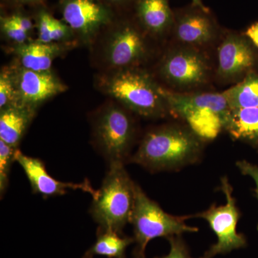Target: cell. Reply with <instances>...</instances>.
I'll list each match as a JSON object with an SVG mask.
<instances>
[{"instance_id": "5", "label": "cell", "mask_w": 258, "mask_h": 258, "mask_svg": "<svg viewBox=\"0 0 258 258\" xmlns=\"http://www.w3.org/2000/svg\"><path fill=\"white\" fill-rule=\"evenodd\" d=\"M109 164L101 189L97 190L93 197L91 212L100 226L99 232L113 231L120 233L132 221L136 184L125 171L123 163Z\"/></svg>"}, {"instance_id": "29", "label": "cell", "mask_w": 258, "mask_h": 258, "mask_svg": "<svg viewBox=\"0 0 258 258\" xmlns=\"http://www.w3.org/2000/svg\"><path fill=\"white\" fill-rule=\"evenodd\" d=\"M192 5H195V6L200 7V8H206V7L204 5L202 0H192Z\"/></svg>"}, {"instance_id": "6", "label": "cell", "mask_w": 258, "mask_h": 258, "mask_svg": "<svg viewBox=\"0 0 258 258\" xmlns=\"http://www.w3.org/2000/svg\"><path fill=\"white\" fill-rule=\"evenodd\" d=\"M157 71L170 88L168 89L179 93L195 92L206 86L215 74L208 52L177 45L164 52Z\"/></svg>"}, {"instance_id": "1", "label": "cell", "mask_w": 258, "mask_h": 258, "mask_svg": "<svg viewBox=\"0 0 258 258\" xmlns=\"http://www.w3.org/2000/svg\"><path fill=\"white\" fill-rule=\"evenodd\" d=\"M152 40L129 10L119 12L91 47L93 62L101 71L142 67L152 57Z\"/></svg>"}, {"instance_id": "30", "label": "cell", "mask_w": 258, "mask_h": 258, "mask_svg": "<svg viewBox=\"0 0 258 258\" xmlns=\"http://www.w3.org/2000/svg\"><path fill=\"white\" fill-rule=\"evenodd\" d=\"M87 258H91V257H87Z\"/></svg>"}, {"instance_id": "18", "label": "cell", "mask_w": 258, "mask_h": 258, "mask_svg": "<svg viewBox=\"0 0 258 258\" xmlns=\"http://www.w3.org/2000/svg\"><path fill=\"white\" fill-rule=\"evenodd\" d=\"M225 131L235 140L258 145V107L231 109Z\"/></svg>"}, {"instance_id": "28", "label": "cell", "mask_w": 258, "mask_h": 258, "mask_svg": "<svg viewBox=\"0 0 258 258\" xmlns=\"http://www.w3.org/2000/svg\"><path fill=\"white\" fill-rule=\"evenodd\" d=\"M244 35L258 48V22L250 25Z\"/></svg>"}, {"instance_id": "25", "label": "cell", "mask_w": 258, "mask_h": 258, "mask_svg": "<svg viewBox=\"0 0 258 258\" xmlns=\"http://www.w3.org/2000/svg\"><path fill=\"white\" fill-rule=\"evenodd\" d=\"M237 168L244 175L249 176L254 180L256 185V193L258 198V166L247 161H238L236 164ZM258 230V224H257Z\"/></svg>"}, {"instance_id": "15", "label": "cell", "mask_w": 258, "mask_h": 258, "mask_svg": "<svg viewBox=\"0 0 258 258\" xmlns=\"http://www.w3.org/2000/svg\"><path fill=\"white\" fill-rule=\"evenodd\" d=\"M129 11L152 40H160L171 35L174 11L171 9L169 0H136Z\"/></svg>"}, {"instance_id": "13", "label": "cell", "mask_w": 258, "mask_h": 258, "mask_svg": "<svg viewBox=\"0 0 258 258\" xmlns=\"http://www.w3.org/2000/svg\"><path fill=\"white\" fill-rule=\"evenodd\" d=\"M16 91L17 103L38 108L45 102L68 87L52 71H35L25 69L14 60L9 64Z\"/></svg>"}, {"instance_id": "11", "label": "cell", "mask_w": 258, "mask_h": 258, "mask_svg": "<svg viewBox=\"0 0 258 258\" xmlns=\"http://www.w3.org/2000/svg\"><path fill=\"white\" fill-rule=\"evenodd\" d=\"M222 32L216 19L208 8L191 4L174 11L171 36L174 45L192 47L208 52L218 44Z\"/></svg>"}, {"instance_id": "16", "label": "cell", "mask_w": 258, "mask_h": 258, "mask_svg": "<svg viewBox=\"0 0 258 258\" xmlns=\"http://www.w3.org/2000/svg\"><path fill=\"white\" fill-rule=\"evenodd\" d=\"M74 45L60 43H44L32 40L18 46L10 47L15 60L25 69L35 71L51 70L52 62Z\"/></svg>"}, {"instance_id": "24", "label": "cell", "mask_w": 258, "mask_h": 258, "mask_svg": "<svg viewBox=\"0 0 258 258\" xmlns=\"http://www.w3.org/2000/svg\"><path fill=\"white\" fill-rule=\"evenodd\" d=\"M170 244V251L162 257L159 258H191L186 244L179 236L168 237Z\"/></svg>"}, {"instance_id": "14", "label": "cell", "mask_w": 258, "mask_h": 258, "mask_svg": "<svg viewBox=\"0 0 258 258\" xmlns=\"http://www.w3.org/2000/svg\"><path fill=\"white\" fill-rule=\"evenodd\" d=\"M15 161L23 168L31 185L34 193L43 197L60 196L67 193L69 189L82 190L85 192L96 195L97 190L93 189L89 181L81 183H66L57 181L51 176L40 159L25 155L19 149L15 154Z\"/></svg>"}, {"instance_id": "12", "label": "cell", "mask_w": 258, "mask_h": 258, "mask_svg": "<svg viewBox=\"0 0 258 258\" xmlns=\"http://www.w3.org/2000/svg\"><path fill=\"white\" fill-rule=\"evenodd\" d=\"M217 45L215 70L217 79L222 83H237L252 72L255 53L250 40L245 35L225 32Z\"/></svg>"}, {"instance_id": "21", "label": "cell", "mask_w": 258, "mask_h": 258, "mask_svg": "<svg viewBox=\"0 0 258 258\" xmlns=\"http://www.w3.org/2000/svg\"><path fill=\"white\" fill-rule=\"evenodd\" d=\"M0 31L2 37L8 42L10 47L18 46L32 41V36L24 31L15 23L6 10L1 9L0 16Z\"/></svg>"}, {"instance_id": "22", "label": "cell", "mask_w": 258, "mask_h": 258, "mask_svg": "<svg viewBox=\"0 0 258 258\" xmlns=\"http://www.w3.org/2000/svg\"><path fill=\"white\" fill-rule=\"evenodd\" d=\"M18 147H13L0 140V191L3 195L8 188L12 164L15 161Z\"/></svg>"}, {"instance_id": "17", "label": "cell", "mask_w": 258, "mask_h": 258, "mask_svg": "<svg viewBox=\"0 0 258 258\" xmlns=\"http://www.w3.org/2000/svg\"><path fill=\"white\" fill-rule=\"evenodd\" d=\"M37 110L18 103L0 109V140L18 147Z\"/></svg>"}, {"instance_id": "8", "label": "cell", "mask_w": 258, "mask_h": 258, "mask_svg": "<svg viewBox=\"0 0 258 258\" xmlns=\"http://www.w3.org/2000/svg\"><path fill=\"white\" fill-rule=\"evenodd\" d=\"M188 217L166 213L136 184L135 205L131 221L134 227V241L137 243L135 258H146V247L153 239L168 238L186 232H198V227L186 225L185 220Z\"/></svg>"}, {"instance_id": "20", "label": "cell", "mask_w": 258, "mask_h": 258, "mask_svg": "<svg viewBox=\"0 0 258 258\" xmlns=\"http://www.w3.org/2000/svg\"><path fill=\"white\" fill-rule=\"evenodd\" d=\"M134 238L122 237L113 231L99 232L96 242L88 250L86 255L105 256L108 258H125V249L133 243Z\"/></svg>"}, {"instance_id": "23", "label": "cell", "mask_w": 258, "mask_h": 258, "mask_svg": "<svg viewBox=\"0 0 258 258\" xmlns=\"http://www.w3.org/2000/svg\"><path fill=\"white\" fill-rule=\"evenodd\" d=\"M17 103L16 91L9 64L2 68L0 72V109Z\"/></svg>"}, {"instance_id": "4", "label": "cell", "mask_w": 258, "mask_h": 258, "mask_svg": "<svg viewBox=\"0 0 258 258\" xmlns=\"http://www.w3.org/2000/svg\"><path fill=\"white\" fill-rule=\"evenodd\" d=\"M170 114L184 120L203 142L216 139L225 131L231 111L223 93H179L162 86Z\"/></svg>"}, {"instance_id": "10", "label": "cell", "mask_w": 258, "mask_h": 258, "mask_svg": "<svg viewBox=\"0 0 258 258\" xmlns=\"http://www.w3.org/2000/svg\"><path fill=\"white\" fill-rule=\"evenodd\" d=\"M220 188L225 196V205H212L208 210L195 215L208 222L217 238L216 243L212 245L200 258H213L217 254L228 253L245 247L247 244L244 236L237 231L240 211L232 195L233 189L227 177L222 178Z\"/></svg>"}, {"instance_id": "19", "label": "cell", "mask_w": 258, "mask_h": 258, "mask_svg": "<svg viewBox=\"0 0 258 258\" xmlns=\"http://www.w3.org/2000/svg\"><path fill=\"white\" fill-rule=\"evenodd\" d=\"M231 109L258 107V74L249 73L240 82L224 91Z\"/></svg>"}, {"instance_id": "2", "label": "cell", "mask_w": 258, "mask_h": 258, "mask_svg": "<svg viewBox=\"0 0 258 258\" xmlns=\"http://www.w3.org/2000/svg\"><path fill=\"white\" fill-rule=\"evenodd\" d=\"M95 85L101 93L144 118H160L170 114L162 86L142 67L101 71Z\"/></svg>"}, {"instance_id": "3", "label": "cell", "mask_w": 258, "mask_h": 258, "mask_svg": "<svg viewBox=\"0 0 258 258\" xmlns=\"http://www.w3.org/2000/svg\"><path fill=\"white\" fill-rule=\"evenodd\" d=\"M204 142L187 125H161L145 134L131 161L151 171L175 170L197 162Z\"/></svg>"}, {"instance_id": "7", "label": "cell", "mask_w": 258, "mask_h": 258, "mask_svg": "<svg viewBox=\"0 0 258 258\" xmlns=\"http://www.w3.org/2000/svg\"><path fill=\"white\" fill-rule=\"evenodd\" d=\"M95 145L109 164L124 162L135 134L130 111L115 101L103 105L92 121Z\"/></svg>"}, {"instance_id": "26", "label": "cell", "mask_w": 258, "mask_h": 258, "mask_svg": "<svg viewBox=\"0 0 258 258\" xmlns=\"http://www.w3.org/2000/svg\"><path fill=\"white\" fill-rule=\"evenodd\" d=\"M45 0H1L3 8H35L45 4Z\"/></svg>"}, {"instance_id": "9", "label": "cell", "mask_w": 258, "mask_h": 258, "mask_svg": "<svg viewBox=\"0 0 258 258\" xmlns=\"http://www.w3.org/2000/svg\"><path fill=\"white\" fill-rule=\"evenodd\" d=\"M58 6L78 43L89 47L119 13L103 0H59Z\"/></svg>"}, {"instance_id": "27", "label": "cell", "mask_w": 258, "mask_h": 258, "mask_svg": "<svg viewBox=\"0 0 258 258\" xmlns=\"http://www.w3.org/2000/svg\"><path fill=\"white\" fill-rule=\"evenodd\" d=\"M118 12L128 11L136 0H103Z\"/></svg>"}]
</instances>
